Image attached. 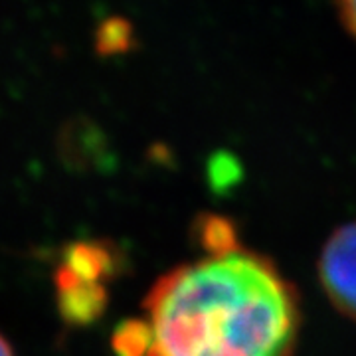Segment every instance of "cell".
I'll use <instances>...</instances> for the list:
<instances>
[{
  "mask_svg": "<svg viewBox=\"0 0 356 356\" xmlns=\"http://www.w3.org/2000/svg\"><path fill=\"white\" fill-rule=\"evenodd\" d=\"M153 341V327L149 321L125 318L115 327L111 348L115 356H149Z\"/></svg>",
  "mask_w": 356,
  "mask_h": 356,
  "instance_id": "8992f818",
  "label": "cell"
},
{
  "mask_svg": "<svg viewBox=\"0 0 356 356\" xmlns=\"http://www.w3.org/2000/svg\"><path fill=\"white\" fill-rule=\"evenodd\" d=\"M60 267L86 283L107 285L123 273L125 257L107 240H77L64 248Z\"/></svg>",
  "mask_w": 356,
  "mask_h": 356,
  "instance_id": "3957f363",
  "label": "cell"
},
{
  "mask_svg": "<svg viewBox=\"0 0 356 356\" xmlns=\"http://www.w3.org/2000/svg\"><path fill=\"white\" fill-rule=\"evenodd\" d=\"M332 2L337 6V13L341 16L344 28L356 40V0H332Z\"/></svg>",
  "mask_w": 356,
  "mask_h": 356,
  "instance_id": "9c48e42d",
  "label": "cell"
},
{
  "mask_svg": "<svg viewBox=\"0 0 356 356\" xmlns=\"http://www.w3.org/2000/svg\"><path fill=\"white\" fill-rule=\"evenodd\" d=\"M243 178L242 163L236 154L228 151H218L208 161V184L218 194L234 191Z\"/></svg>",
  "mask_w": 356,
  "mask_h": 356,
  "instance_id": "ba28073f",
  "label": "cell"
},
{
  "mask_svg": "<svg viewBox=\"0 0 356 356\" xmlns=\"http://www.w3.org/2000/svg\"><path fill=\"white\" fill-rule=\"evenodd\" d=\"M191 238L208 257H224L242 250L238 224L232 218L214 212L194 218Z\"/></svg>",
  "mask_w": 356,
  "mask_h": 356,
  "instance_id": "5b68a950",
  "label": "cell"
},
{
  "mask_svg": "<svg viewBox=\"0 0 356 356\" xmlns=\"http://www.w3.org/2000/svg\"><path fill=\"white\" fill-rule=\"evenodd\" d=\"M135 46H137L135 30L127 18L111 16L97 26L95 50L99 56H121L133 50Z\"/></svg>",
  "mask_w": 356,
  "mask_h": 356,
  "instance_id": "52a82bcc",
  "label": "cell"
},
{
  "mask_svg": "<svg viewBox=\"0 0 356 356\" xmlns=\"http://www.w3.org/2000/svg\"><path fill=\"white\" fill-rule=\"evenodd\" d=\"M0 356H14L13 346L6 343V339L0 334Z\"/></svg>",
  "mask_w": 356,
  "mask_h": 356,
  "instance_id": "30bf717a",
  "label": "cell"
},
{
  "mask_svg": "<svg viewBox=\"0 0 356 356\" xmlns=\"http://www.w3.org/2000/svg\"><path fill=\"white\" fill-rule=\"evenodd\" d=\"M318 280L332 305L356 321V222L341 226L325 243Z\"/></svg>",
  "mask_w": 356,
  "mask_h": 356,
  "instance_id": "7a4b0ae2",
  "label": "cell"
},
{
  "mask_svg": "<svg viewBox=\"0 0 356 356\" xmlns=\"http://www.w3.org/2000/svg\"><path fill=\"white\" fill-rule=\"evenodd\" d=\"M145 309L149 356H291L301 323L291 283L245 250L168 271Z\"/></svg>",
  "mask_w": 356,
  "mask_h": 356,
  "instance_id": "6da1fadb",
  "label": "cell"
},
{
  "mask_svg": "<svg viewBox=\"0 0 356 356\" xmlns=\"http://www.w3.org/2000/svg\"><path fill=\"white\" fill-rule=\"evenodd\" d=\"M56 299L58 311L67 325L88 327L99 321L109 305L107 285L86 283L67 273L64 267H58L56 275Z\"/></svg>",
  "mask_w": 356,
  "mask_h": 356,
  "instance_id": "277c9868",
  "label": "cell"
}]
</instances>
